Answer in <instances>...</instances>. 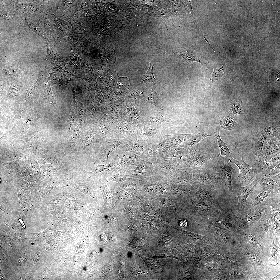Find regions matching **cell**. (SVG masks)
Segmentation results:
<instances>
[{"instance_id":"6da1fadb","label":"cell","mask_w":280,"mask_h":280,"mask_svg":"<svg viewBox=\"0 0 280 280\" xmlns=\"http://www.w3.org/2000/svg\"><path fill=\"white\" fill-rule=\"evenodd\" d=\"M192 170L194 181L200 182L212 189L226 184L220 174L209 168L203 170Z\"/></svg>"},{"instance_id":"7a4b0ae2","label":"cell","mask_w":280,"mask_h":280,"mask_svg":"<svg viewBox=\"0 0 280 280\" xmlns=\"http://www.w3.org/2000/svg\"><path fill=\"white\" fill-rule=\"evenodd\" d=\"M241 153V160H237L233 157L228 158L230 162L235 164L238 168L239 171V178L241 182L249 184L253 177L256 175L261 173L258 165L256 162L252 166L246 163L243 159V155Z\"/></svg>"},{"instance_id":"3957f363","label":"cell","mask_w":280,"mask_h":280,"mask_svg":"<svg viewBox=\"0 0 280 280\" xmlns=\"http://www.w3.org/2000/svg\"><path fill=\"white\" fill-rule=\"evenodd\" d=\"M216 162L212 166L213 171L220 174L227 185L229 192L234 193L231 182V177L235 170L230 164L228 159L225 157H218Z\"/></svg>"},{"instance_id":"277c9868","label":"cell","mask_w":280,"mask_h":280,"mask_svg":"<svg viewBox=\"0 0 280 280\" xmlns=\"http://www.w3.org/2000/svg\"><path fill=\"white\" fill-rule=\"evenodd\" d=\"M263 175L261 173L257 174L255 180L251 183L243 187L237 184L233 185L234 192L238 198L237 209L240 211L244 204L247 198L253 192L262 178Z\"/></svg>"},{"instance_id":"5b68a950","label":"cell","mask_w":280,"mask_h":280,"mask_svg":"<svg viewBox=\"0 0 280 280\" xmlns=\"http://www.w3.org/2000/svg\"><path fill=\"white\" fill-rule=\"evenodd\" d=\"M210 156L208 153H204L197 148L193 147L189 160L190 165L192 169L198 170L209 169L208 160Z\"/></svg>"},{"instance_id":"8992f818","label":"cell","mask_w":280,"mask_h":280,"mask_svg":"<svg viewBox=\"0 0 280 280\" xmlns=\"http://www.w3.org/2000/svg\"><path fill=\"white\" fill-rule=\"evenodd\" d=\"M192 188L195 197L209 203L215 208H217V204L213 195V189L197 181H194Z\"/></svg>"},{"instance_id":"52a82bcc","label":"cell","mask_w":280,"mask_h":280,"mask_svg":"<svg viewBox=\"0 0 280 280\" xmlns=\"http://www.w3.org/2000/svg\"><path fill=\"white\" fill-rule=\"evenodd\" d=\"M122 141L117 139H111L107 141L101 147L99 151L96 152V161L108 164L111 162L108 159L110 153L116 150L122 143Z\"/></svg>"},{"instance_id":"ba28073f","label":"cell","mask_w":280,"mask_h":280,"mask_svg":"<svg viewBox=\"0 0 280 280\" xmlns=\"http://www.w3.org/2000/svg\"><path fill=\"white\" fill-rule=\"evenodd\" d=\"M115 151L116 157L121 160L120 165L121 167H128L131 165H137L140 161V156L134 153L118 149H117Z\"/></svg>"},{"instance_id":"9c48e42d","label":"cell","mask_w":280,"mask_h":280,"mask_svg":"<svg viewBox=\"0 0 280 280\" xmlns=\"http://www.w3.org/2000/svg\"><path fill=\"white\" fill-rule=\"evenodd\" d=\"M119 159L116 157L110 163L101 165H96L93 172L99 176L108 177L116 169L121 167L119 163Z\"/></svg>"},{"instance_id":"30bf717a","label":"cell","mask_w":280,"mask_h":280,"mask_svg":"<svg viewBox=\"0 0 280 280\" xmlns=\"http://www.w3.org/2000/svg\"><path fill=\"white\" fill-rule=\"evenodd\" d=\"M120 145L118 148L119 149L136 153L142 157H145L146 155V148L139 143L128 142L121 144Z\"/></svg>"},{"instance_id":"8fae6325","label":"cell","mask_w":280,"mask_h":280,"mask_svg":"<svg viewBox=\"0 0 280 280\" xmlns=\"http://www.w3.org/2000/svg\"><path fill=\"white\" fill-rule=\"evenodd\" d=\"M267 210L263 208L254 209L251 208L248 210L243 212L241 215V219L246 223L253 222L259 219L267 213Z\"/></svg>"},{"instance_id":"7c38bea8","label":"cell","mask_w":280,"mask_h":280,"mask_svg":"<svg viewBox=\"0 0 280 280\" xmlns=\"http://www.w3.org/2000/svg\"><path fill=\"white\" fill-rule=\"evenodd\" d=\"M149 122L156 126L160 127H169L174 125H181L184 122L180 121L172 120L167 117H163L160 114L158 117H151L149 118Z\"/></svg>"},{"instance_id":"4fadbf2b","label":"cell","mask_w":280,"mask_h":280,"mask_svg":"<svg viewBox=\"0 0 280 280\" xmlns=\"http://www.w3.org/2000/svg\"><path fill=\"white\" fill-rule=\"evenodd\" d=\"M259 183L263 191L269 193L279 194V186L271 177L264 176L263 175Z\"/></svg>"},{"instance_id":"5bb4252c","label":"cell","mask_w":280,"mask_h":280,"mask_svg":"<svg viewBox=\"0 0 280 280\" xmlns=\"http://www.w3.org/2000/svg\"><path fill=\"white\" fill-rule=\"evenodd\" d=\"M220 128L217 127L215 131H213L216 138L219 147L220 153L217 155V157H225L228 158L233 157L236 149V145L233 149H229L227 146L226 144L221 139L219 134Z\"/></svg>"},{"instance_id":"9a60e30c","label":"cell","mask_w":280,"mask_h":280,"mask_svg":"<svg viewBox=\"0 0 280 280\" xmlns=\"http://www.w3.org/2000/svg\"><path fill=\"white\" fill-rule=\"evenodd\" d=\"M280 151L268 157H265L262 155L257 159V163L261 173L264 171L267 167L272 163L280 160Z\"/></svg>"},{"instance_id":"2e32d148","label":"cell","mask_w":280,"mask_h":280,"mask_svg":"<svg viewBox=\"0 0 280 280\" xmlns=\"http://www.w3.org/2000/svg\"><path fill=\"white\" fill-rule=\"evenodd\" d=\"M267 137L264 133H260L254 135L253 140L252 151L258 159L262 152L263 145Z\"/></svg>"},{"instance_id":"e0dca14e","label":"cell","mask_w":280,"mask_h":280,"mask_svg":"<svg viewBox=\"0 0 280 280\" xmlns=\"http://www.w3.org/2000/svg\"><path fill=\"white\" fill-rule=\"evenodd\" d=\"M157 85H154L151 91L146 98V101L162 109L163 107L162 91L157 86Z\"/></svg>"},{"instance_id":"ac0fdd59","label":"cell","mask_w":280,"mask_h":280,"mask_svg":"<svg viewBox=\"0 0 280 280\" xmlns=\"http://www.w3.org/2000/svg\"><path fill=\"white\" fill-rule=\"evenodd\" d=\"M129 81L127 77L118 76L113 88L114 93L121 95L128 89Z\"/></svg>"},{"instance_id":"d6986e66","label":"cell","mask_w":280,"mask_h":280,"mask_svg":"<svg viewBox=\"0 0 280 280\" xmlns=\"http://www.w3.org/2000/svg\"><path fill=\"white\" fill-rule=\"evenodd\" d=\"M198 199L199 200L195 201L194 204L195 209L197 212H200L202 214H212V212H214L215 208L212 205L205 201Z\"/></svg>"},{"instance_id":"ffe728a7","label":"cell","mask_w":280,"mask_h":280,"mask_svg":"<svg viewBox=\"0 0 280 280\" xmlns=\"http://www.w3.org/2000/svg\"><path fill=\"white\" fill-rule=\"evenodd\" d=\"M280 151V148L273 142L268 140L264 144L261 155L265 157Z\"/></svg>"},{"instance_id":"44dd1931","label":"cell","mask_w":280,"mask_h":280,"mask_svg":"<svg viewBox=\"0 0 280 280\" xmlns=\"http://www.w3.org/2000/svg\"><path fill=\"white\" fill-rule=\"evenodd\" d=\"M127 177L125 172L120 167L114 170L107 178L109 180L121 183L127 180Z\"/></svg>"},{"instance_id":"7402d4cb","label":"cell","mask_w":280,"mask_h":280,"mask_svg":"<svg viewBox=\"0 0 280 280\" xmlns=\"http://www.w3.org/2000/svg\"><path fill=\"white\" fill-rule=\"evenodd\" d=\"M210 133L204 132L197 131L187 141L186 144L187 146L192 147L197 144L199 142L208 136H212Z\"/></svg>"},{"instance_id":"603a6c76","label":"cell","mask_w":280,"mask_h":280,"mask_svg":"<svg viewBox=\"0 0 280 280\" xmlns=\"http://www.w3.org/2000/svg\"><path fill=\"white\" fill-rule=\"evenodd\" d=\"M149 60L150 63L149 68L145 74L142 78L139 84L150 82H153L154 85L157 83L158 81L154 78L153 73V67L155 64L156 60L150 58Z\"/></svg>"},{"instance_id":"cb8c5ba5","label":"cell","mask_w":280,"mask_h":280,"mask_svg":"<svg viewBox=\"0 0 280 280\" xmlns=\"http://www.w3.org/2000/svg\"><path fill=\"white\" fill-rule=\"evenodd\" d=\"M280 161L275 162L269 165L261 174L264 176L271 177L280 174Z\"/></svg>"},{"instance_id":"d4e9b609","label":"cell","mask_w":280,"mask_h":280,"mask_svg":"<svg viewBox=\"0 0 280 280\" xmlns=\"http://www.w3.org/2000/svg\"><path fill=\"white\" fill-rule=\"evenodd\" d=\"M118 76L117 72L108 68L105 78V85L108 87L113 88Z\"/></svg>"},{"instance_id":"484cf974","label":"cell","mask_w":280,"mask_h":280,"mask_svg":"<svg viewBox=\"0 0 280 280\" xmlns=\"http://www.w3.org/2000/svg\"><path fill=\"white\" fill-rule=\"evenodd\" d=\"M220 124L225 129L229 130L233 129L237 125V122L232 117L227 116L221 120Z\"/></svg>"},{"instance_id":"4316f807","label":"cell","mask_w":280,"mask_h":280,"mask_svg":"<svg viewBox=\"0 0 280 280\" xmlns=\"http://www.w3.org/2000/svg\"><path fill=\"white\" fill-rule=\"evenodd\" d=\"M269 193L263 191L259 193L255 198L251 208H254L262 202L268 196Z\"/></svg>"},{"instance_id":"83f0119b","label":"cell","mask_w":280,"mask_h":280,"mask_svg":"<svg viewBox=\"0 0 280 280\" xmlns=\"http://www.w3.org/2000/svg\"><path fill=\"white\" fill-rule=\"evenodd\" d=\"M224 65L219 68H214L213 73L211 74L212 76L210 79L212 80V83L218 80L222 76L224 73Z\"/></svg>"},{"instance_id":"f1b7e54d","label":"cell","mask_w":280,"mask_h":280,"mask_svg":"<svg viewBox=\"0 0 280 280\" xmlns=\"http://www.w3.org/2000/svg\"><path fill=\"white\" fill-rule=\"evenodd\" d=\"M187 235L189 239L195 241H199L201 239L200 235L194 233H187Z\"/></svg>"},{"instance_id":"f546056e","label":"cell","mask_w":280,"mask_h":280,"mask_svg":"<svg viewBox=\"0 0 280 280\" xmlns=\"http://www.w3.org/2000/svg\"><path fill=\"white\" fill-rule=\"evenodd\" d=\"M206 267L207 269L210 271H213L216 270L218 268V264L215 262H209L206 264Z\"/></svg>"},{"instance_id":"4dcf8cb0","label":"cell","mask_w":280,"mask_h":280,"mask_svg":"<svg viewBox=\"0 0 280 280\" xmlns=\"http://www.w3.org/2000/svg\"><path fill=\"white\" fill-rule=\"evenodd\" d=\"M215 236L220 239H224L226 238V234L222 231L219 230H216L214 232Z\"/></svg>"},{"instance_id":"1f68e13d","label":"cell","mask_w":280,"mask_h":280,"mask_svg":"<svg viewBox=\"0 0 280 280\" xmlns=\"http://www.w3.org/2000/svg\"><path fill=\"white\" fill-rule=\"evenodd\" d=\"M250 260L255 263L257 265L261 264V262L259 258L255 255L254 254H251L250 256Z\"/></svg>"},{"instance_id":"d6a6232c","label":"cell","mask_w":280,"mask_h":280,"mask_svg":"<svg viewBox=\"0 0 280 280\" xmlns=\"http://www.w3.org/2000/svg\"><path fill=\"white\" fill-rule=\"evenodd\" d=\"M233 111L234 113L239 114L242 111L241 106L240 105H234L232 107Z\"/></svg>"},{"instance_id":"836d02e7","label":"cell","mask_w":280,"mask_h":280,"mask_svg":"<svg viewBox=\"0 0 280 280\" xmlns=\"http://www.w3.org/2000/svg\"><path fill=\"white\" fill-rule=\"evenodd\" d=\"M247 239L248 242L251 244L254 243L256 241L254 236L251 233H249L247 234Z\"/></svg>"},{"instance_id":"e575fe53","label":"cell","mask_w":280,"mask_h":280,"mask_svg":"<svg viewBox=\"0 0 280 280\" xmlns=\"http://www.w3.org/2000/svg\"><path fill=\"white\" fill-rule=\"evenodd\" d=\"M75 114L73 113H71L68 122V129H70L72 124L75 119Z\"/></svg>"},{"instance_id":"d590c367","label":"cell","mask_w":280,"mask_h":280,"mask_svg":"<svg viewBox=\"0 0 280 280\" xmlns=\"http://www.w3.org/2000/svg\"><path fill=\"white\" fill-rule=\"evenodd\" d=\"M162 204L165 206H170L173 204V202L171 200L164 199L161 201Z\"/></svg>"},{"instance_id":"8d00e7d4","label":"cell","mask_w":280,"mask_h":280,"mask_svg":"<svg viewBox=\"0 0 280 280\" xmlns=\"http://www.w3.org/2000/svg\"><path fill=\"white\" fill-rule=\"evenodd\" d=\"M163 189L162 185L160 184H158L155 188V192L156 194H158L162 191Z\"/></svg>"},{"instance_id":"74e56055","label":"cell","mask_w":280,"mask_h":280,"mask_svg":"<svg viewBox=\"0 0 280 280\" xmlns=\"http://www.w3.org/2000/svg\"><path fill=\"white\" fill-rule=\"evenodd\" d=\"M186 249L188 252L191 254L194 255L195 254V249L193 246L190 245H188L186 247Z\"/></svg>"},{"instance_id":"f35d334b","label":"cell","mask_w":280,"mask_h":280,"mask_svg":"<svg viewBox=\"0 0 280 280\" xmlns=\"http://www.w3.org/2000/svg\"><path fill=\"white\" fill-rule=\"evenodd\" d=\"M163 241L164 244L165 245H169L171 243L172 240L171 238L167 236H165L163 238Z\"/></svg>"},{"instance_id":"ab89813d","label":"cell","mask_w":280,"mask_h":280,"mask_svg":"<svg viewBox=\"0 0 280 280\" xmlns=\"http://www.w3.org/2000/svg\"><path fill=\"white\" fill-rule=\"evenodd\" d=\"M155 186L154 184H149L148 185L146 188V191L148 193H151L155 189Z\"/></svg>"},{"instance_id":"60d3db41","label":"cell","mask_w":280,"mask_h":280,"mask_svg":"<svg viewBox=\"0 0 280 280\" xmlns=\"http://www.w3.org/2000/svg\"><path fill=\"white\" fill-rule=\"evenodd\" d=\"M270 213L274 216H277L280 215V210L279 209H273L270 211Z\"/></svg>"},{"instance_id":"b9f144b4","label":"cell","mask_w":280,"mask_h":280,"mask_svg":"<svg viewBox=\"0 0 280 280\" xmlns=\"http://www.w3.org/2000/svg\"><path fill=\"white\" fill-rule=\"evenodd\" d=\"M240 274V272L236 270H232L230 272V275L234 277H236L239 275Z\"/></svg>"},{"instance_id":"7bdbcfd3","label":"cell","mask_w":280,"mask_h":280,"mask_svg":"<svg viewBox=\"0 0 280 280\" xmlns=\"http://www.w3.org/2000/svg\"><path fill=\"white\" fill-rule=\"evenodd\" d=\"M142 219L144 221L147 222L150 221V217L147 214H144L142 215Z\"/></svg>"},{"instance_id":"ee69618b","label":"cell","mask_w":280,"mask_h":280,"mask_svg":"<svg viewBox=\"0 0 280 280\" xmlns=\"http://www.w3.org/2000/svg\"><path fill=\"white\" fill-rule=\"evenodd\" d=\"M179 225L181 227H185L187 225V223L185 220H182L179 221Z\"/></svg>"},{"instance_id":"f6af8a7d","label":"cell","mask_w":280,"mask_h":280,"mask_svg":"<svg viewBox=\"0 0 280 280\" xmlns=\"http://www.w3.org/2000/svg\"><path fill=\"white\" fill-rule=\"evenodd\" d=\"M128 229L130 231H136L137 228L136 226L134 225H131L128 227Z\"/></svg>"},{"instance_id":"bcb514c9","label":"cell","mask_w":280,"mask_h":280,"mask_svg":"<svg viewBox=\"0 0 280 280\" xmlns=\"http://www.w3.org/2000/svg\"><path fill=\"white\" fill-rule=\"evenodd\" d=\"M147 263L150 267H155L157 266V263L151 261H149Z\"/></svg>"},{"instance_id":"7dc6e473","label":"cell","mask_w":280,"mask_h":280,"mask_svg":"<svg viewBox=\"0 0 280 280\" xmlns=\"http://www.w3.org/2000/svg\"><path fill=\"white\" fill-rule=\"evenodd\" d=\"M202 254L204 256L207 257H210L212 256V254L208 251H203L202 253Z\"/></svg>"},{"instance_id":"c3c4849f","label":"cell","mask_w":280,"mask_h":280,"mask_svg":"<svg viewBox=\"0 0 280 280\" xmlns=\"http://www.w3.org/2000/svg\"><path fill=\"white\" fill-rule=\"evenodd\" d=\"M150 224L151 228H154L156 226V222L153 220H152L150 221Z\"/></svg>"},{"instance_id":"681fc988","label":"cell","mask_w":280,"mask_h":280,"mask_svg":"<svg viewBox=\"0 0 280 280\" xmlns=\"http://www.w3.org/2000/svg\"><path fill=\"white\" fill-rule=\"evenodd\" d=\"M163 254L164 255L168 256H171V254L170 252L168 250H164L163 251Z\"/></svg>"},{"instance_id":"f907efd6","label":"cell","mask_w":280,"mask_h":280,"mask_svg":"<svg viewBox=\"0 0 280 280\" xmlns=\"http://www.w3.org/2000/svg\"><path fill=\"white\" fill-rule=\"evenodd\" d=\"M277 247L276 246H274L273 248V252L274 254H275L277 253Z\"/></svg>"},{"instance_id":"816d5d0a","label":"cell","mask_w":280,"mask_h":280,"mask_svg":"<svg viewBox=\"0 0 280 280\" xmlns=\"http://www.w3.org/2000/svg\"><path fill=\"white\" fill-rule=\"evenodd\" d=\"M19 221L20 222L21 224L22 225V228H23V229L25 228V225L23 223L22 220H21V219H19Z\"/></svg>"},{"instance_id":"f5cc1de1","label":"cell","mask_w":280,"mask_h":280,"mask_svg":"<svg viewBox=\"0 0 280 280\" xmlns=\"http://www.w3.org/2000/svg\"><path fill=\"white\" fill-rule=\"evenodd\" d=\"M40 256V254L39 253H37L35 256L34 258L35 260H38V259L39 258Z\"/></svg>"},{"instance_id":"db71d44e","label":"cell","mask_w":280,"mask_h":280,"mask_svg":"<svg viewBox=\"0 0 280 280\" xmlns=\"http://www.w3.org/2000/svg\"><path fill=\"white\" fill-rule=\"evenodd\" d=\"M275 220L277 222H280V215L277 216Z\"/></svg>"},{"instance_id":"11a10c76","label":"cell","mask_w":280,"mask_h":280,"mask_svg":"<svg viewBox=\"0 0 280 280\" xmlns=\"http://www.w3.org/2000/svg\"><path fill=\"white\" fill-rule=\"evenodd\" d=\"M146 211H147V212L148 213L150 214V213H151V212L149 211V210L147 209V210H146Z\"/></svg>"}]
</instances>
